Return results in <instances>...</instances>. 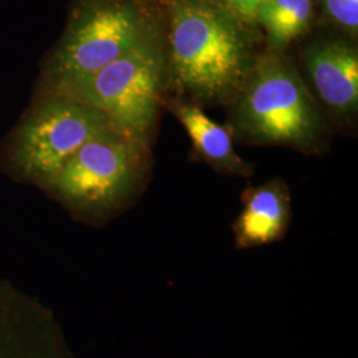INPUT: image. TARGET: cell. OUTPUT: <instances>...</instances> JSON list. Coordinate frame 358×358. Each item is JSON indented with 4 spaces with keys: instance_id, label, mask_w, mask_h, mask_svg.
I'll list each match as a JSON object with an SVG mask.
<instances>
[{
    "instance_id": "obj_1",
    "label": "cell",
    "mask_w": 358,
    "mask_h": 358,
    "mask_svg": "<svg viewBox=\"0 0 358 358\" xmlns=\"http://www.w3.org/2000/svg\"><path fill=\"white\" fill-rule=\"evenodd\" d=\"M243 23L217 0H169L171 72L180 90L207 101L243 90L254 68Z\"/></svg>"
},
{
    "instance_id": "obj_2",
    "label": "cell",
    "mask_w": 358,
    "mask_h": 358,
    "mask_svg": "<svg viewBox=\"0 0 358 358\" xmlns=\"http://www.w3.org/2000/svg\"><path fill=\"white\" fill-rule=\"evenodd\" d=\"M164 75L165 56L152 29L113 63L56 93L100 110L115 131L142 143L155 121Z\"/></svg>"
},
{
    "instance_id": "obj_3",
    "label": "cell",
    "mask_w": 358,
    "mask_h": 358,
    "mask_svg": "<svg viewBox=\"0 0 358 358\" xmlns=\"http://www.w3.org/2000/svg\"><path fill=\"white\" fill-rule=\"evenodd\" d=\"M236 108V125L256 142L312 146L321 131L310 94L294 68L269 56L252 68Z\"/></svg>"
},
{
    "instance_id": "obj_4",
    "label": "cell",
    "mask_w": 358,
    "mask_h": 358,
    "mask_svg": "<svg viewBox=\"0 0 358 358\" xmlns=\"http://www.w3.org/2000/svg\"><path fill=\"white\" fill-rule=\"evenodd\" d=\"M152 29L134 0H80L52 63L56 87L99 72Z\"/></svg>"
},
{
    "instance_id": "obj_5",
    "label": "cell",
    "mask_w": 358,
    "mask_h": 358,
    "mask_svg": "<svg viewBox=\"0 0 358 358\" xmlns=\"http://www.w3.org/2000/svg\"><path fill=\"white\" fill-rule=\"evenodd\" d=\"M141 178V143L109 129L83 145L45 183L77 211L105 213Z\"/></svg>"
},
{
    "instance_id": "obj_6",
    "label": "cell",
    "mask_w": 358,
    "mask_h": 358,
    "mask_svg": "<svg viewBox=\"0 0 358 358\" xmlns=\"http://www.w3.org/2000/svg\"><path fill=\"white\" fill-rule=\"evenodd\" d=\"M109 129L113 128L100 110L56 93L20 125L13 161L28 177L45 182L83 145Z\"/></svg>"
},
{
    "instance_id": "obj_7",
    "label": "cell",
    "mask_w": 358,
    "mask_h": 358,
    "mask_svg": "<svg viewBox=\"0 0 358 358\" xmlns=\"http://www.w3.org/2000/svg\"><path fill=\"white\" fill-rule=\"evenodd\" d=\"M306 64L313 85L329 108L344 115L358 103L357 51L340 40L308 45Z\"/></svg>"
},
{
    "instance_id": "obj_8",
    "label": "cell",
    "mask_w": 358,
    "mask_h": 358,
    "mask_svg": "<svg viewBox=\"0 0 358 358\" xmlns=\"http://www.w3.org/2000/svg\"><path fill=\"white\" fill-rule=\"evenodd\" d=\"M243 210L234 224L238 248L280 241L291 222V196L279 180L244 192Z\"/></svg>"
},
{
    "instance_id": "obj_9",
    "label": "cell",
    "mask_w": 358,
    "mask_h": 358,
    "mask_svg": "<svg viewBox=\"0 0 358 358\" xmlns=\"http://www.w3.org/2000/svg\"><path fill=\"white\" fill-rule=\"evenodd\" d=\"M176 115L187 130L195 148L210 162L236 174H250L248 165L234 152L227 129L213 121L196 105H179Z\"/></svg>"
},
{
    "instance_id": "obj_10",
    "label": "cell",
    "mask_w": 358,
    "mask_h": 358,
    "mask_svg": "<svg viewBox=\"0 0 358 358\" xmlns=\"http://www.w3.org/2000/svg\"><path fill=\"white\" fill-rule=\"evenodd\" d=\"M315 15V0H266L255 22L264 28L272 52L284 50L306 34Z\"/></svg>"
},
{
    "instance_id": "obj_11",
    "label": "cell",
    "mask_w": 358,
    "mask_h": 358,
    "mask_svg": "<svg viewBox=\"0 0 358 358\" xmlns=\"http://www.w3.org/2000/svg\"><path fill=\"white\" fill-rule=\"evenodd\" d=\"M324 10L336 26L357 36L358 0H322Z\"/></svg>"
},
{
    "instance_id": "obj_12",
    "label": "cell",
    "mask_w": 358,
    "mask_h": 358,
    "mask_svg": "<svg viewBox=\"0 0 358 358\" xmlns=\"http://www.w3.org/2000/svg\"><path fill=\"white\" fill-rule=\"evenodd\" d=\"M29 348L31 344H24V338L0 325V358H48L40 350L34 355Z\"/></svg>"
},
{
    "instance_id": "obj_13",
    "label": "cell",
    "mask_w": 358,
    "mask_h": 358,
    "mask_svg": "<svg viewBox=\"0 0 358 358\" xmlns=\"http://www.w3.org/2000/svg\"><path fill=\"white\" fill-rule=\"evenodd\" d=\"M242 22H255L256 15L266 0H217Z\"/></svg>"
}]
</instances>
